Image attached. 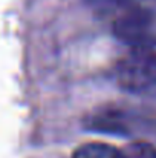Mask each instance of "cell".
I'll return each instance as SVG.
<instances>
[{
    "instance_id": "cell-1",
    "label": "cell",
    "mask_w": 156,
    "mask_h": 158,
    "mask_svg": "<svg viewBox=\"0 0 156 158\" xmlns=\"http://www.w3.org/2000/svg\"><path fill=\"white\" fill-rule=\"evenodd\" d=\"M115 80L129 92L156 91V42L130 48L115 66Z\"/></svg>"
},
{
    "instance_id": "cell-3",
    "label": "cell",
    "mask_w": 156,
    "mask_h": 158,
    "mask_svg": "<svg viewBox=\"0 0 156 158\" xmlns=\"http://www.w3.org/2000/svg\"><path fill=\"white\" fill-rule=\"evenodd\" d=\"M70 158H122L121 149L110 146L107 143H86L80 146Z\"/></svg>"
},
{
    "instance_id": "cell-5",
    "label": "cell",
    "mask_w": 156,
    "mask_h": 158,
    "mask_svg": "<svg viewBox=\"0 0 156 158\" xmlns=\"http://www.w3.org/2000/svg\"><path fill=\"white\" fill-rule=\"evenodd\" d=\"M89 2L101 11L116 12V15L122 11H127L130 8L142 5V0H89Z\"/></svg>"
},
{
    "instance_id": "cell-4",
    "label": "cell",
    "mask_w": 156,
    "mask_h": 158,
    "mask_svg": "<svg viewBox=\"0 0 156 158\" xmlns=\"http://www.w3.org/2000/svg\"><path fill=\"white\" fill-rule=\"evenodd\" d=\"M122 158H156V148L147 141H133L121 149Z\"/></svg>"
},
{
    "instance_id": "cell-2",
    "label": "cell",
    "mask_w": 156,
    "mask_h": 158,
    "mask_svg": "<svg viewBox=\"0 0 156 158\" xmlns=\"http://www.w3.org/2000/svg\"><path fill=\"white\" fill-rule=\"evenodd\" d=\"M113 32L130 48L150 45L156 42V15L142 5L130 8L115 17Z\"/></svg>"
}]
</instances>
